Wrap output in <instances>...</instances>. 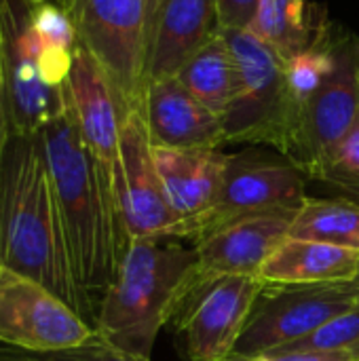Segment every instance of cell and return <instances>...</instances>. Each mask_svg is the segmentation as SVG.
I'll use <instances>...</instances> for the list:
<instances>
[{
	"label": "cell",
	"mask_w": 359,
	"mask_h": 361,
	"mask_svg": "<svg viewBox=\"0 0 359 361\" xmlns=\"http://www.w3.org/2000/svg\"><path fill=\"white\" fill-rule=\"evenodd\" d=\"M8 140H11V127H8V110H6L4 53H2V27H0V165H2V157H4Z\"/></svg>",
	"instance_id": "83f0119b"
},
{
	"label": "cell",
	"mask_w": 359,
	"mask_h": 361,
	"mask_svg": "<svg viewBox=\"0 0 359 361\" xmlns=\"http://www.w3.org/2000/svg\"><path fill=\"white\" fill-rule=\"evenodd\" d=\"M154 163L174 212L186 222L195 241L218 203L226 152L220 148H163L152 146Z\"/></svg>",
	"instance_id": "9a60e30c"
},
{
	"label": "cell",
	"mask_w": 359,
	"mask_h": 361,
	"mask_svg": "<svg viewBox=\"0 0 359 361\" xmlns=\"http://www.w3.org/2000/svg\"><path fill=\"white\" fill-rule=\"evenodd\" d=\"M307 180L309 178L281 152L243 150L229 154L218 203L203 233L248 214L298 209L307 199Z\"/></svg>",
	"instance_id": "7c38bea8"
},
{
	"label": "cell",
	"mask_w": 359,
	"mask_h": 361,
	"mask_svg": "<svg viewBox=\"0 0 359 361\" xmlns=\"http://www.w3.org/2000/svg\"><path fill=\"white\" fill-rule=\"evenodd\" d=\"M133 239L95 313V332L112 347L150 360L176 298L197 262L195 247Z\"/></svg>",
	"instance_id": "3957f363"
},
{
	"label": "cell",
	"mask_w": 359,
	"mask_h": 361,
	"mask_svg": "<svg viewBox=\"0 0 359 361\" xmlns=\"http://www.w3.org/2000/svg\"><path fill=\"white\" fill-rule=\"evenodd\" d=\"M358 305L359 286L355 281L264 286L233 353L264 357L309 336Z\"/></svg>",
	"instance_id": "ba28073f"
},
{
	"label": "cell",
	"mask_w": 359,
	"mask_h": 361,
	"mask_svg": "<svg viewBox=\"0 0 359 361\" xmlns=\"http://www.w3.org/2000/svg\"><path fill=\"white\" fill-rule=\"evenodd\" d=\"M116 201L129 241L190 239L186 222L174 212L163 190L146 127L144 106L123 114Z\"/></svg>",
	"instance_id": "30bf717a"
},
{
	"label": "cell",
	"mask_w": 359,
	"mask_h": 361,
	"mask_svg": "<svg viewBox=\"0 0 359 361\" xmlns=\"http://www.w3.org/2000/svg\"><path fill=\"white\" fill-rule=\"evenodd\" d=\"M317 180L359 197V121L326 159Z\"/></svg>",
	"instance_id": "d4e9b609"
},
{
	"label": "cell",
	"mask_w": 359,
	"mask_h": 361,
	"mask_svg": "<svg viewBox=\"0 0 359 361\" xmlns=\"http://www.w3.org/2000/svg\"><path fill=\"white\" fill-rule=\"evenodd\" d=\"M218 361H267V357H252V355H235V353H231V355H226V357Z\"/></svg>",
	"instance_id": "f546056e"
},
{
	"label": "cell",
	"mask_w": 359,
	"mask_h": 361,
	"mask_svg": "<svg viewBox=\"0 0 359 361\" xmlns=\"http://www.w3.org/2000/svg\"><path fill=\"white\" fill-rule=\"evenodd\" d=\"M264 286L260 277H220L182 288L167 324L184 361H218L231 355Z\"/></svg>",
	"instance_id": "52a82bcc"
},
{
	"label": "cell",
	"mask_w": 359,
	"mask_h": 361,
	"mask_svg": "<svg viewBox=\"0 0 359 361\" xmlns=\"http://www.w3.org/2000/svg\"><path fill=\"white\" fill-rule=\"evenodd\" d=\"M0 262L51 290L95 326L97 309L78 283L38 133L11 135L2 157Z\"/></svg>",
	"instance_id": "6da1fadb"
},
{
	"label": "cell",
	"mask_w": 359,
	"mask_h": 361,
	"mask_svg": "<svg viewBox=\"0 0 359 361\" xmlns=\"http://www.w3.org/2000/svg\"><path fill=\"white\" fill-rule=\"evenodd\" d=\"M66 87L80 135L89 152L93 154L108 190L116 201L121 176L123 110L106 72L99 68L93 55L85 51L80 44L76 47Z\"/></svg>",
	"instance_id": "5bb4252c"
},
{
	"label": "cell",
	"mask_w": 359,
	"mask_h": 361,
	"mask_svg": "<svg viewBox=\"0 0 359 361\" xmlns=\"http://www.w3.org/2000/svg\"><path fill=\"white\" fill-rule=\"evenodd\" d=\"M222 34L237 66L235 97L222 116L224 140L267 144L281 152L294 114L286 61L250 30H222Z\"/></svg>",
	"instance_id": "5b68a950"
},
{
	"label": "cell",
	"mask_w": 359,
	"mask_h": 361,
	"mask_svg": "<svg viewBox=\"0 0 359 361\" xmlns=\"http://www.w3.org/2000/svg\"><path fill=\"white\" fill-rule=\"evenodd\" d=\"M159 4H161V0H146V8H148V34H150V27H152V21H154V15H157Z\"/></svg>",
	"instance_id": "f1b7e54d"
},
{
	"label": "cell",
	"mask_w": 359,
	"mask_h": 361,
	"mask_svg": "<svg viewBox=\"0 0 359 361\" xmlns=\"http://www.w3.org/2000/svg\"><path fill=\"white\" fill-rule=\"evenodd\" d=\"M284 351H341L359 357V305L275 353Z\"/></svg>",
	"instance_id": "603a6c76"
},
{
	"label": "cell",
	"mask_w": 359,
	"mask_h": 361,
	"mask_svg": "<svg viewBox=\"0 0 359 361\" xmlns=\"http://www.w3.org/2000/svg\"><path fill=\"white\" fill-rule=\"evenodd\" d=\"M326 11L307 0H260L250 32L279 53L284 61L309 51L328 32Z\"/></svg>",
	"instance_id": "d6986e66"
},
{
	"label": "cell",
	"mask_w": 359,
	"mask_h": 361,
	"mask_svg": "<svg viewBox=\"0 0 359 361\" xmlns=\"http://www.w3.org/2000/svg\"><path fill=\"white\" fill-rule=\"evenodd\" d=\"M353 281H355V283L359 286V271H358V275H355V279H353Z\"/></svg>",
	"instance_id": "4dcf8cb0"
},
{
	"label": "cell",
	"mask_w": 359,
	"mask_h": 361,
	"mask_svg": "<svg viewBox=\"0 0 359 361\" xmlns=\"http://www.w3.org/2000/svg\"><path fill=\"white\" fill-rule=\"evenodd\" d=\"M359 250L286 237L260 269L267 286H315L353 281Z\"/></svg>",
	"instance_id": "ac0fdd59"
},
{
	"label": "cell",
	"mask_w": 359,
	"mask_h": 361,
	"mask_svg": "<svg viewBox=\"0 0 359 361\" xmlns=\"http://www.w3.org/2000/svg\"><path fill=\"white\" fill-rule=\"evenodd\" d=\"M144 116L152 146L163 148H222V118L203 106L176 76L146 85Z\"/></svg>",
	"instance_id": "2e32d148"
},
{
	"label": "cell",
	"mask_w": 359,
	"mask_h": 361,
	"mask_svg": "<svg viewBox=\"0 0 359 361\" xmlns=\"http://www.w3.org/2000/svg\"><path fill=\"white\" fill-rule=\"evenodd\" d=\"M218 32L216 0H161L148 34L146 85L176 76Z\"/></svg>",
	"instance_id": "e0dca14e"
},
{
	"label": "cell",
	"mask_w": 359,
	"mask_h": 361,
	"mask_svg": "<svg viewBox=\"0 0 359 361\" xmlns=\"http://www.w3.org/2000/svg\"><path fill=\"white\" fill-rule=\"evenodd\" d=\"M332 51L320 87L294 106L281 150L309 180H317L326 159L359 121V36L334 25Z\"/></svg>",
	"instance_id": "277c9868"
},
{
	"label": "cell",
	"mask_w": 359,
	"mask_h": 361,
	"mask_svg": "<svg viewBox=\"0 0 359 361\" xmlns=\"http://www.w3.org/2000/svg\"><path fill=\"white\" fill-rule=\"evenodd\" d=\"M0 361H150L140 355L125 353L104 338L95 336L89 343L63 349V351H47V353H34V351H21L13 347L0 345Z\"/></svg>",
	"instance_id": "cb8c5ba5"
},
{
	"label": "cell",
	"mask_w": 359,
	"mask_h": 361,
	"mask_svg": "<svg viewBox=\"0 0 359 361\" xmlns=\"http://www.w3.org/2000/svg\"><path fill=\"white\" fill-rule=\"evenodd\" d=\"M296 209L248 214L222 222L195 241L197 262L182 288L220 277H258L267 258L288 237Z\"/></svg>",
	"instance_id": "4fadbf2b"
},
{
	"label": "cell",
	"mask_w": 359,
	"mask_h": 361,
	"mask_svg": "<svg viewBox=\"0 0 359 361\" xmlns=\"http://www.w3.org/2000/svg\"><path fill=\"white\" fill-rule=\"evenodd\" d=\"M32 21L40 47L42 78L49 87L59 89L68 80L78 47L74 21L59 0H38Z\"/></svg>",
	"instance_id": "44dd1931"
},
{
	"label": "cell",
	"mask_w": 359,
	"mask_h": 361,
	"mask_svg": "<svg viewBox=\"0 0 359 361\" xmlns=\"http://www.w3.org/2000/svg\"><path fill=\"white\" fill-rule=\"evenodd\" d=\"M38 137L63 218L78 283L97 309L131 241L116 201L80 135L68 87L63 106L38 131Z\"/></svg>",
	"instance_id": "7a4b0ae2"
},
{
	"label": "cell",
	"mask_w": 359,
	"mask_h": 361,
	"mask_svg": "<svg viewBox=\"0 0 359 361\" xmlns=\"http://www.w3.org/2000/svg\"><path fill=\"white\" fill-rule=\"evenodd\" d=\"M2 269H4V267H2V262H0V273H2Z\"/></svg>",
	"instance_id": "1f68e13d"
},
{
	"label": "cell",
	"mask_w": 359,
	"mask_h": 361,
	"mask_svg": "<svg viewBox=\"0 0 359 361\" xmlns=\"http://www.w3.org/2000/svg\"><path fill=\"white\" fill-rule=\"evenodd\" d=\"M176 78L214 114H226L237 89V66L222 30L188 57Z\"/></svg>",
	"instance_id": "ffe728a7"
},
{
	"label": "cell",
	"mask_w": 359,
	"mask_h": 361,
	"mask_svg": "<svg viewBox=\"0 0 359 361\" xmlns=\"http://www.w3.org/2000/svg\"><path fill=\"white\" fill-rule=\"evenodd\" d=\"M260 0H216L220 30H250Z\"/></svg>",
	"instance_id": "484cf974"
},
{
	"label": "cell",
	"mask_w": 359,
	"mask_h": 361,
	"mask_svg": "<svg viewBox=\"0 0 359 361\" xmlns=\"http://www.w3.org/2000/svg\"><path fill=\"white\" fill-rule=\"evenodd\" d=\"M95 328L38 281L2 269L0 345L47 353L74 349L95 338Z\"/></svg>",
	"instance_id": "8fae6325"
},
{
	"label": "cell",
	"mask_w": 359,
	"mask_h": 361,
	"mask_svg": "<svg viewBox=\"0 0 359 361\" xmlns=\"http://www.w3.org/2000/svg\"><path fill=\"white\" fill-rule=\"evenodd\" d=\"M288 237L359 250V203L307 197L292 218Z\"/></svg>",
	"instance_id": "7402d4cb"
},
{
	"label": "cell",
	"mask_w": 359,
	"mask_h": 361,
	"mask_svg": "<svg viewBox=\"0 0 359 361\" xmlns=\"http://www.w3.org/2000/svg\"><path fill=\"white\" fill-rule=\"evenodd\" d=\"M264 357L267 361H359L358 355L341 351H284Z\"/></svg>",
	"instance_id": "4316f807"
},
{
	"label": "cell",
	"mask_w": 359,
	"mask_h": 361,
	"mask_svg": "<svg viewBox=\"0 0 359 361\" xmlns=\"http://www.w3.org/2000/svg\"><path fill=\"white\" fill-rule=\"evenodd\" d=\"M70 13L78 44L106 72L123 114L144 106L148 8L146 0H59Z\"/></svg>",
	"instance_id": "8992f818"
},
{
	"label": "cell",
	"mask_w": 359,
	"mask_h": 361,
	"mask_svg": "<svg viewBox=\"0 0 359 361\" xmlns=\"http://www.w3.org/2000/svg\"><path fill=\"white\" fill-rule=\"evenodd\" d=\"M38 0H0L4 85L11 135H36L63 106L66 82L53 89L40 72V47L32 21Z\"/></svg>",
	"instance_id": "9c48e42d"
}]
</instances>
